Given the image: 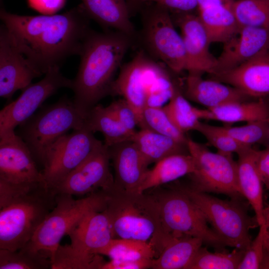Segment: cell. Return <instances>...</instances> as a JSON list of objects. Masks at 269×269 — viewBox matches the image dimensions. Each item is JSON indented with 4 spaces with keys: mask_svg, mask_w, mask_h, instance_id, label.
<instances>
[{
    "mask_svg": "<svg viewBox=\"0 0 269 269\" xmlns=\"http://www.w3.org/2000/svg\"><path fill=\"white\" fill-rule=\"evenodd\" d=\"M0 18L18 50L41 75L79 55L89 32L81 4L61 14L23 15L0 10Z\"/></svg>",
    "mask_w": 269,
    "mask_h": 269,
    "instance_id": "cell-1",
    "label": "cell"
},
{
    "mask_svg": "<svg viewBox=\"0 0 269 269\" xmlns=\"http://www.w3.org/2000/svg\"><path fill=\"white\" fill-rule=\"evenodd\" d=\"M132 38L118 31L99 32L91 30L87 35L71 89L74 93L73 102L85 117L100 100L110 94L114 75Z\"/></svg>",
    "mask_w": 269,
    "mask_h": 269,
    "instance_id": "cell-2",
    "label": "cell"
},
{
    "mask_svg": "<svg viewBox=\"0 0 269 269\" xmlns=\"http://www.w3.org/2000/svg\"><path fill=\"white\" fill-rule=\"evenodd\" d=\"M104 192L103 211L109 219L113 238L150 242L159 254L171 237L162 231L150 195L126 193L114 187Z\"/></svg>",
    "mask_w": 269,
    "mask_h": 269,
    "instance_id": "cell-3",
    "label": "cell"
},
{
    "mask_svg": "<svg viewBox=\"0 0 269 269\" xmlns=\"http://www.w3.org/2000/svg\"><path fill=\"white\" fill-rule=\"evenodd\" d=\"M57 194L39 183L0 206V249L24 247L56 203Z\"/></svg>",
    "mask_w": 269,
    "mask_h": 269,
    "instance_id": "cell-4",
    "label": "cell"
},
{
    "mask_svg": "<svg viewBox=\"0 0 269 269\" xmlns=\"http://www.w3.org/2000/svg\"><path fill=\"white\" fill-rule=\"evenodd\" d=\"M67 235L71 244L58 246L51 261L52 269H102L106 262L99 252L114 238L103 210L88 213Z\"/></svg>",
    "mask_w": 269,
    "mask_h": 269,
    "instance_id": "cell-5",
    "label": "cell"
},
{
    "mask_svg": "<svg viewBox=\"0 0 269 269\" xmlns=\"http://www.w3.org/2000/svg\"><path fill=\"white\" fill-rule=\"evenodd\" d=\"M106 194L101 190L87 197L74 199L68 194H58L56 203L24 246L52 260L63 237L88 213L103 210Z\"/></svg>",
    "mask_w": 269,
    "mask_h": 269,
    "instance_id": "cell-6",
    "label": "cell"
},
{
    "mask_svg": "<svg viewBox=\"0 0 269 269\" xmlns=\"http://www.w3.org/2000/svg\"><path fill=\"white\" fill-rule=\"evenodd\" d=\"M150 196L162 231L167 236L197 238L203 244L218 249L226 246L209 226L199 208L181 188L160 191Z\"/></svg>",
    "mask_w": 269,
    "mask_h": 269,
    "instance_id": "cell-7",
    "label": "cell"
},
{
    "mask_svg": "<svg viewBox=\"0 0 269 269\" xmlns=\"http://www.w3.org/2000/svg\"><path fill=\"white\" fill-rule=\"evenodd\" d=\"M85 116L67 98L44 107L19 126L17 134L25 142L37 164L43 166L50 146L70 130L84 125Z\"/></svg>",
    "mask_w": 269,
    "mask_h": 269,
    "instance_id": "cell-8",
    "label": "cell"
},
{
    "mask_svg": "<svg viewBox=\"0 0 269 269\" xmlns=\"http://www.w3.org/2000/svg\"><path fill=\"white\" fill-rule=\"evenodd\" d=\"M181 189L199 208L226 246L245 251L249 248L252 241L250 230L259 225L239 200H223L192 187Z\"/></svg>",
    "mask_w": 269,
    "mask_h": 269,
    "instance_id": "cell-9",
    "label": "cell"
},
{
    "mask_svg": "<svg viewBox=\"0 0 269 269\" xmlns=\"http://www.w3.org/2000/svg\"><path fill=\"white\" fill-rule=\"evenodd\" d=\"M141 10L142 38L148 51L170 70L179 73L186 68L183 39L175 28L170 12L154 3H145Z\"/></svg>",
    "mask_w": 269,
    "mask_h": 269,
    "instance_id": "cell-10",
    "label": "cell"
},
{
    "mask_svg": "<svg viewBox=\"0 0 269 269\" xmlns=\"http://www.w3.org/2000/svg\"><path fill=\"white\" fill-rule=\"evenodd\" d=\"M187 147L194 162L190 174L193 189L226 195L239 200L244 197L238 182L237 161L233 154L210 151L207 146L188 138Z\"/></svg>",
    "mask_w": 269,
    "mask_h": 269,
    "instance_id": "cell-11",
    "label": "cell"
},
{
    "mask_svg": "<svg viewBox=\"0 0 269 269\" xmlns=\"http://www.w3.org/2000/svg\"><path fill=\"white\" fill-rule=\"evenodd\" d=\"M84 126L59 138L49 148L41 171L50 188L88 158L103 143Z\"/></svg>",
    "mask_w": 269,
    "mask_h": 269,
    "instance_id": "cell-12",
    "label": "cell"
},
{
    "mask_svg": "<svg viewBox=\"0 0 269 269\" xmlns=\"http://www.w3.org/2000/svg\"><path fill=\"white\" fill-rule=\"evenodd\" d=\"M59 67L50 69L39 81L22 90L20 95L0 112V134L13 131L30 118L49 97L63 88L71 89L72 80L63 76Z\"/></svg>",
    "mask_w": 269,
    "mask_h": 269,
    "instance_id": "cell-13",
    "label": "cell"
},
{
    "mask_svg": "<svg viewBox=\"0 0 269 269\" xmlns=\"http://www.w3.org/2000/svg\"><path fill=\"white\" fill-rule=\"evenodd\" d=\"M158 71L157 63L144 53L139 52L121 68L111 86L110 94L123 97L135 112L139 127L143 111L147 106L148 95Z\"/></svg>",
    "mask_w": 269,
    "mask_h": 269,
    "instance_id": "cell-14",
    "label": "cell"
},
{
    "mask_svg": "<svg viewBox=\"0 0 269 269\" xmlns=\"http://www.w3.org/2000/svg\"><path fill=\"white\" fill-rule=\"evenodd\" d=\"M108 147L103 143L51 189L56 194L81 195L113 187Z\"/></svg>",
    "mask_w": 269,
    "mask_h": 269,
    "instance_id": "cell-15",
    "label": "cell"
},
{
    "mask_svg": "<svg viewBox=\"0 0 269 269\" xmlns=\"http://www.w3.org/2000/svg\"><path fill=\"white\" fill-rule=\"evenodd\" d=\"M0 182L20 186L45 182L29 148L14 130L0 134Z\"/></svg>",
    "mask_w": 269,
    "mask_h": 269,
    "instance_id": "cell-16",
    "label": "cell"
},
{
    "mask_svg": "<svg viewBox=\"0 0 269 269\" xmlns=\"http://www.w3.org/2000/svg\"><path fill=\"white\" fill-rule=\"evenodd\" d=\"M171 15L179 27L185 49L188 73L212 74L217 65V58L210 52L211 43L198 15L192 12L175 13Z\"/></svg>",
    "mask_w": 269,
    "mask_h": 269,
    "instance_id": "cell-17",
    "label": "cell"
},
{
    "mask_svg": "<svg viewBox=\"0 0 269 269\" xmlns=\"http://www.w3.org/2000/svg\"><path fill=\"white\" fill-rule=\"evenodd\" d=\"M17 48L2 24L0 28V96L9 99L41 76Z\"/></svg>",
    "mask_w": 269,
    "mask_h": 269,
    "instance_id": "cell-18",
    "label": "cell"
},
{
    "mask_svg": "<svg viewBox=\"0 0 269 269\" xmlns=\"http://www.w3.org/2000/svg\"><path fill=\"white\" fill-rule=\"evenodd\" d=\"M253 99L269 96V51L262 52L233 69L211 75Z\"/></svg>",
    "mask_w": 269,
    "mask_h": 269,
    "instance_id": "cell-19",
    "label": "cell"
},
{
    "mask_svg": "<svg viewBox=\"0 0 269 269\" xmlns=\"http://www.w3.org/2000/svg\"><path fill=\"white\" fill-rule=\"evenodd\" d=\"M269 51V29L241 27L239 32L224 43L217 58L214 74L236 67L262 53Z\"/></svg>",
    "mask_w": 269,
    "mask_h": 269,
    "instance_id": "cell-20",
    "label": "cell"
},
{
    "mask_svg": "<svg viewBox=\"0 0 269 269\" xmlns=\"http://www.w3.org/2000/svg\"><path fill=\"white\" fill-rule=\"evenodd\" d=\"M108 149L115 171L114 188L135 194L148 165L135 143L127 140L109 147Z\"/></svg>",
    "mask_w": 269,
    "mask_h": 269,
    "instance_id": "cell-21",
    "label": "cell"
},
{
    "mask_svg": "<svg viewBox=\"0 0 269 269\" xmlns=\"http://www.w3.org/2000/svg\"><path fill=\"white\" fill-rule=\"evenodd\" d=\"M202 76L188 73L183 95L188 100L202 105L206 109L255 99L234 87L215 79H205Z\"/></svg>",
    "mask_w": 269,
    "mask_h": 269,
    "instance_id": "cell-22",
    "label": "cell"
},
{
    "mask_svg": "<svg viewBox=\"0 0 269 269\" xmlns=\"http://www.w3.org/2000/svg\"><path fill=\"white\" fill-rule=\"evenodd\" d=\"M257 150L250 147L238 154L237 166L241 193L249 202L255 213L259 227L265 225L263 183L258 171Z\"/></svg>",
    "mask_w": 269,
    "mask_h": 269,
    "instance_id": "cell-23",
    "label": "cell"
},
{
    "mask_svg": "<svg viewBox=\"0 0 269 269\" xmlns=\"http://www.w3.org/2000/svg\"><path fill=\"white\" fill-rule=\"evenodd\" d=\"M87 15L100 24L133 37L134 26L130 20L127 0H81Z\"/></svg>",
    "mask_w": 269,
    "mask_h": 269,
    "instance_id": "cell-24",
    "label": "cell"
},
{
    "mask_svg": "<svg viewBox=\"0 0 269 269\" xmlns=\"http://www.w3.org/2000/svg\"><path fill=\"white\" fill-rule=\"evenodd\" d=\"M266 98L234 102L204 109L202 119L218 121L226 124L268 120L269 101Z\"/></svg>",
    "mask_w": 269,
    "mask_h": 269,
    "instance_id": "cell-25",
    "label": "cell"
},
{
    "mask_svg": "<svg viewBox=\"0 0 269 269\" xmlns=\"http://www.w3.org/2000/svg\"><path fill=\"white\" fill-rule=\"evenodd\" d=\"M194 170V160L189 153L166 157L155 163L152 168L147 170L135 194H142L148 190L190 175Z\"/></svg>",
    "mask_w": 269,
    "mask_h": 269,
    "instance_id": "cell-26",
    "label": "cell"
},
{
    "mask_svg": "<svg viewBox=\"0 0 269 269\" xmlns=\"http://www.w3.org/2000/svg\"><path fill=\"white\" fill-rule=\"evenodd\" d=\"M231 0L198 10L199 17L209 41L224 43L235 36L241 26L231 6Z\"/></svg>",
    "mask_w": 269,
    "mask_h": 269,
    "instance_id": "cell-27",
    "label": "cell"
},
{
    "mask_svg": "<svg viewBox=\"0 0 269 269\" xmlns=\"http://www.w3.org/2000/svg\"><path fill=\"white\" fill-rule=\"evenodd\" d=\"M132 141L148 165L172 155L189 153L187 143L147 129L136 131Z\"/></svg>",
    "mask_w": 269,
    "mask_h": 269,
    "instance_id": "cell-28",
    "label": "cell"
},
{
    "mask_svg": "<svg viewBox=\"0 0 269 269\" xmlns=\"http://www.w3.org/2000/svg\"><path fill=\"white\" fill-rule=\"evenodd\" d=\"M203 244L202 240L195 237L173 238L152 259L151 269H187Z\"/></svg>",
    "mask_w": 269,
    "mask_h": 269,
    "instance_id": "cell-29",
    "label": "cell"
},
{
    "mask_svg": "<svg viewBox=\"0 0 269 269\" xmlns=\"http://www.w3.org/2000/svg\"><path fill=\"white\" fill-rule=\"evenodd\" d=\"M84 126L93 133L100 132L108 147L132 140L134 134L127 130L118 121L108 107L96 105L87 114Z\"/></svg>",
    "mask_w": 269,
    "mask_h": 269,
    "instance_id": "cell-30",
    "label": "cell"
},
{
    "mask_svg": "<svg viewBox=\"0 0 269 269\" xmlns=\"http://www.w3.org/2000/svg\"><path fill=\"white\" fill-rule=\"evenodd\" d=\"M163 108L176 128L185 134L196 131L202 120L203 109L193 106L177 86Z\"/></svg>",
    "mask_w": 269,
    "mask_h": 269,
    "instance_id": "cell-31",
    "label": "cell"
},
{
    "mask_svg": "<svg viewBox=\"0 0 269 269\" xmlns=\"http://www.w3.org/2000/svg\"><path fill=\"white\" fill-rule=\"evenodd\" d=\"M157 254L151 243L140 240L113 238L99 252L101 255L118 261L153 259Z\"/></svg>",
    "mask_w": 269,
    "mask_h": 269,
    "instance_id": "cell-32",
    "label": "cell"
},
{
    "mask_svg": "<svg viewBox=\"0 0 269 269\" xmlns=\"http://www.w3.org/2000/svg\"><path fill=\"white\" fill-rule=\"evenodd\" d=\"M230 3L241 27L269 29V0H231Z\"/></svg>",
    "mask_w": 269,
    "mask_h": 269,
    "instance_id": "cell-33",
    "label": "cell"
},
{
    "mask_svg": "<svg viewBox=\"0 0 269 269\" xmlns=\"http://www.w3.org/2000/svg\"><path fill=\"white\" fill-rule=\"evenodd\" d=\"M245 251L234 248L231 252H211L202 246L187 269H238Z\"/></svg>",
    "mask_w": 269,
    "mask_h": 269,
    "instance_id": "cell-34",
    "label": "cell"
},
{
    "mask_svg": "<svg viewBox=\"0 0 269 269\" xmlns=\"http://www.w3.org/2000/svg\"><path fill=\"white\" fill-rule=\"evenodd\" d=\"M51 269L50 260L24 247L15 251L0 249V269Z\"/></svg>",
    "mask_w": 269,
    "mask_h": 269,
    "instance_id": "cell-35",
    "label": "cell"
},
{
    "mask_svg": "<svg viewBox=\"0 0 269 269\" xmlns=\"http://www.w3.org/2000/svg\"><path fill=\"white\" fill-rule=\"evenodd\" d=\"M140 129H147L187 143L188 138L172 123L163 107L146 106L142 115Z\"/></svg>",
    "mask_w": 269,
    "mask_h": 269,
    "instance_id": "cell-36",
    "label": "cell"
},
{
    "mask_svg": "<svg viewBox=\"0 0 269 269\" xmlns=\"http://www.w3.org/2000/svg\"><path fill=\"white\" fill-rule=\"evenodd\" d=\"M259 231L246 250L238 269H269V234L266 226Z\"/></svg>",
    "mask_w": 269,
    "mask_h": 269,
    "instance_id": "cell-37",
    "label": "cell"
},
{
    "mask_svg": "<svg viewBox=\"0 0 269 269\" xmlns=\"http://www.w3.org/2000/svg\"><path fill=\"white\" fill-rule=\"evenodd\" d=\"M196 131L206 138L207 143L215 147L217 151L237 155L252 146L244 145L229 135L222 127L215 126L200 122Z\"/></svg>",
    "mask_w": 269,
    "mask_h": 269,
    "instance_id": "cell-38",
    "label": "cell"
},
{
    "mask_svg": "<svg viewBox=\"0 0 269 269\" xmlns=\"http://www.w3.org/2000/svg\"><path fill=\"white\" fill-rule=\"evenodd\" d=\"M222 127L234 139L248 146L269 140V120L248 122L240 126L226 125Z\"/></svg>",
    "mask_w": 269,
    "mask_h": 269,
    "instance_id": "cell-39",
    "label": "cell"
},
{
    "mask_svg": "<svg viewBox=\"0 0 269 269\" xmlns=\"http://www.w3.org/2000/svg\"><path fill=\"white\" fill-rule=\"evenodd\" d=\"M120 124L129 132L134 134L138 121L133 107L124 99L113 101L107 106Z\"/></svg>",
    "mask_w": 269,
    "mask_h": 269,
    "instance_id": "cell-40",
    "label": "cell"
},
{
    "mask_svg": "<svg viewBox=\"0 0 269 269\" xmlns=\"http://www.w3.org/2000/svg\"><path fill=\"white\" fill-rule=\"evenodd\" d=\"M130 10L145 3H154L174 13L192 12L197 9L196 0H127Z\"/></svg>",
    "mask_w": 269,
    "mask_h": 269,
    "instance_id": "cell-41",
    "label": "cell"
},
{
    "mask_svg": "<svg viewBox=\"0 0 269 269\" xmlns=\"http://www.w3.org/2000/svg\"><path fill=\"white\" fill-rule=\"evenodd\" d=\"M152 259L118 261L111 260L105 262L102 269H151Z\"/></svg>",
    "mask_w": 269,
    "mask_h": 269,
    "instance_id": "cell-42",
    "label": "cell"
},
{
    "mask_svg": "<svg viewBox=\"0 0 269 269\" xmlns=\"http://www.w3.org/2000/svg\"><path fill=\"white\" fill-rule=\"evenodd\" d=\"M256 162L263 185L269 190V146L257 150Z\"/></svg>",
    "mask_w": 269,
    "mask_h": 269,
    "instance_id": "cell-43",
    "label": "cell"
},
{
    "mask_svg": "<svg viewBox=\"0 0 269 269\" xmlns=\"http://www.w3.org/2000/svg\"><path fill=\"white\" fill-rule=\"evenodd\" d=\"M32 8L43 14H55L64 5L65 0H28Z\"/></svg>",
    "mask_w": 269,
    "mask_h": 269,
    "instance_id": "cell-44",
    "label": "cell"
},
{
    "mask_svg": "<svg viewBox=\"0 0 269 269\" xmlns=\"http://www.w3.org/2000/svg\"><path fill=\"white\" fill-rule=\"evenodd\" d=\"M197 9L200 10L212 5L221 4L226 1L223 0H196Z\"/></svg>",
    "mask_w": 269,
    "mask_h": 269,
    "instance_id": "cell-45",
    "label": "cell"
},
{
    "mask_svg": "<svg viewBox=\"0 0 269 269\" xmlns=\"http://www.w3.org/2000/svg\"><path fill=\"white\" fill-rule=\"evenodd\" d=\"M264 217L265 220V225L269 234V205L267 207H265L264 210Z\"/></svg>",
    "mask_w": 269,
    "mask_h": 269,
    "instance_id": "cell-46",
    "label": "cell"
},
{
    "mask_svg": "<svg viewBox=\"0 0 269 269\" xmlns=\"http://www.w3.org/2000/svg\"><path fill=\"white\" fill-rule=\"evenodd\" d=\"M224 0L225 1H227L230 0Z\"/></svg>",
    "mask_w": 269,
    "mask_h": 269,
    "instance_id": "cell-47",
    "label": "cell"
},
{
    "mask_svg": "<svg viewBox=\"0 0 269 269\" xmlns=\"http://www.w3.org/2000/svg\"></svg>",
    "mask_w": 269,
    "mask_h": 269,
    "instance_id": "cell-48",
    "label": "cell"
}]
</instances>
